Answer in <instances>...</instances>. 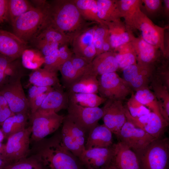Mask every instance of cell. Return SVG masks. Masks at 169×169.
<instances>
[{
    "instance_id": "6da1fadb",
    "label": "cell",
    "mask_w": 169,
    "mask_h": 169,
    "mask_svg": "<svg viewBox=\"0 0 169 169\" xmlns=\"http://www.w3.org/2000/svg\"><path fill=\"white\" fill-rule=\"evenodd\" d=\"M87 26L73 0H55L49 3L44 28L51 27L73 39Z\"/></svg>"
},
{
    "instance_id": "7a4b0ae2",
    "label": "cell",
    "mask_w": 169,
    "mask_h": 169,
    "mask_svg": "<svg viewBox=\"0 0 169 169\" xmlns=\"http://www.w3.org/2000/svg\"><path fill=\"white\" fill-rule=\"evenodd\" d=\"M37 142L35 154L48 169H86L79 158L64 146L60 133Z\"/></svg>"
},
{
    "instance_id": "3957f363",
    "label": "cell",
    "mask_w": 169,
    "mask_h": 169,
    "mask_svg": "<svg viewBox=\"0 0 169 169\" xmlns=\"http://www.w3.org/2000/svg\"><path fill=\"white\" fill-rule=\"evenodd\" d=\"M48 3L43 7H34L17 18L12 24L13 33L27 43L33 40L44 26Z\"/></svg>"
},
{
    "instance_id": "277c9868",
    "label": "cell",
    "mask_w": 169,
    "mask_h": 169,
    "mask_svg": "<svg viewBox=\"0 0 169 169\" xmlns=\"http://www.w3.org/2000/svg\"><path fill=\"white\" fill-rule=\"evenodd\" d=\"M131 31L138 30L142 38L148 43L158 48L163 57L166 56L165 31L168 27L163 28L155 24L141 10L138 9L126 24Z\"/></svg>"
},
{
    "instance_id": "5b68a950",
    "label": "cell",
    "mask_w": 169,
    "mask_h": 169,
    "mask_svg": "<svg viewBox=\"0 0 169 169\" xmlns=\"http://www.w3.org/2000/svg\"><path fill=\"white\" fill-rule=\"evenodd\" d=\"M135 152L141 169H166L169 158V139L161 137L155 138Z\"/></svg>"
},
{
    "instance_id": "8992f818",
    "label": "cell",
    "mask_w": 169,
    "mask_h": 169,
    "mask_svg": "<svg viewBox=\"0 0 169 169\" xmlns=\"http://www.w3.org/2000/svg\"><path fill=\"white\" fill-rule=\"evenodd\" d=\"M32 123L31 138L37 142L56 131L65 118L54 112H47L38 110L31 115Z\"/></svg>"
},
{
    "instance_id": "52a82bcc",
    "label": "cell",
    "mask_w": 169,
    "mask_h": 169,
    "mask_svg": "<svg viewBox=\"0 0 169 169\" xmlns=\"http://www.w3.org/2000/svg\"><path fill=\"white\" fill-rule=\"evenodd\" d=\"M98 80V92L101 97L107 100L122 101L133 93L129 84L116 72L102 74Z\"/></svg>"
},
{
    "instance_id": "ba28073f",
    "label": "cell",
    "mask_w": 169,
    "mask_h": 169,
    "mask_svg": "<svg viewBox=\"0 0 169 169\" xmlns=\"http://www.w3.org/2000/svg\"><path fill=\"white\" fill-rule=\"evenodd\" d=\"M67 109L66 117L83 129L87 134L98 125L104 115L102 108L84 107L69 101Z\"/></svg>"
},
{
    "instance_id": "9c48e42d",
    "label": "cell",
    "mask_w": 169,
    "mask_h": 169,
    "mask_svg": "<svg viewBox=\"0 0 169 169\" xmlns=\"http://www.w3.org/2000/svg\"><path fill=\"white\" fill-rule=\"evenodd\" d=\"M31 133L29 126L10 136L5 144L3 158L10 163L27 157Z\"/></svg>"
},
{
    "instance_id": "30bf717a",
    "label": "cell",
    "mask_w": 169,
    "mask_h": 169,
    "mask_svg": "<svg viewBox=\"0 0 169 169\" xmlns=\"http://www.w3.org/2000/svg\"><path fill=\"white\" fill-rule=\"evenodd\" d=\"M21 78L6 84L0 89V93L6 100L9 108L14 114H27L30 109L27 97L21 82Z\"/></svg>"
},
{
    "instance_id": "8fae6325",
    "label": "cell",
    "mask_w": 169,
    "mask_h": 169,
    "mask_svg": "<svg viewBox=\"0 0 169 169\" xmlns=\"http://www.w3.org/2000/svg\"><path fill=\"white\" fill-rule=\"evenodd\" d=\"M124 111L127 121L155 138L161 137L169 124L162 117L151 111L138 118L131 116L126 107L124 106Z\"/></svg>"
},
{
    "instance_id": "7c38bea8",
    "label": "cell",
    "mask_w": 169,
    "mask_h": 169,
    "mask_svg": "<svg viewBox=\"0 0 169 169\" xmlns=\"http://www.w3.org/2000/svg\"><path fill=\"white\" fill-rule=\"evenodd\" d=\"M155 68V65L138 63L130 65L122 69L123 78L136 91L149 88Z\"/></svg>"
},
{
    "instance_id": "4fadbf2b",
    "label": "cell",
    "mask_w": 169,
    "mask_h": 169,
    "mask_svg": "<svg viewBox=\"0 0 169 169\" xmlns=\"http://www.w3.org/2000/svg\"><path fill=\"white\" fill-rule=\"evenodd\" d=\"M117 137L120 141L134 151L144 148L155 139L127 120L121 128Z\"/></svg>"
},
{
    "instance_id": "5bb4252c",
    "label": "cell",
    "mask_w": 169,
    "mask_h": 169,
    "mask_svg": "<svg viewBox=\"0 0 169 169\" xmlns=\"http://www.w3.org/2000/svg\"><path fill=\"white\" fill-rule=\"evenodd\" d=\"M114 154L113 144L109 147L85 150L79 158L86 169H98L108 167L110 165Z\"/></svg>"
},
{
    "instance_id": "9a60e30c",
    "label": "cell",
    "mask_w": 169,
    "mask_h": 169,
    "mask_svg": "<svg viewBox=\"0 0 169 169\" xmlns=\"http://www.w3.org/2000/svg\"><path fill=\"white\" fill-rule=\"evenodd\" d=\"M102 108L104 124L117 137L127 120L122 101L107 99Z\"/></svg>"
},
{
    "instance_id": "2e32d148",
    "label": "cell",
    "mask_w": 169,
    "mask_h": 169,
    "mask_svg": "<svg viewBox=\"0 0 169 169\" xmlns=\"http://www.w3.org/2000/svg\"><path fill=\"white\" fill-rule=\"evenodd\" d=\"M97 25L87 26L73 39L72 42L74 54L90 63L96 56L93 36Z\"/></svg>"
},
{
    "instance_id": "e0dca14e",
    "label": "cell",
    "mask_w": 169,
    "mask_h": 169,
    "mask_svg": "<svg viewBox=\"0 0 169 169\" xmlns=\"http://www.w3.org/2000/svg\"><path fill=\"white\" fill-rule=\"evenodd\" d=\"M27 44L14 33L0 29V55L14 61L21 56Z\"/></svg>"
},
{
    "instance_id": "ac0fdd59",
    "label": "cell",
    "mask_w": 169,
    "mask_h": 169,
    "mask_svg": "<svg viewBox=\"0 0 169 169\" xmlns=\"http://www.w3.org/2000/svg\"><path fill=\"white\" fill-rule=\"evenodd\" d=\"M118 69L114 52L109 51L96 55L89 64L83 75H90L97 77L104 74L116 72Z\"/></svg>"
},
{
    "instance_id": "d6986e66",
    "label": "cell",
    "mask_w": 169,
    "mask_h": 169,
    "mask_svg": "<svg viewBox=\"0 0 169 169\" xmlns=\"http://www.w3.org/2000/svg\"><path fill=\"white\" fill-rule=\"evenodd\" d=\"M131 43L136 55L137 63L155 65L160 60L161 52L159 49L146 42L141 36L135 37Z\"/></svg>"
},
{
    "instance_id": "ffe728a7",
    "label": "cell",
    "mask_w": 169,
    "mask_h": 169,
    "mask_svg": "<svg viewBox=\"0 0 169 169\" xmlns=\"http://www.w3.org/2000/svg\"><path fill=\"white\" fill-rule=\"evenodd\" d=\"M114 154L112 164L118 169H141L137 156L124 143L113 144Z\"/></svg>"
},
{
    "instance_id": "44dd1931",
    "label": "cell",
    "mask_w": 169,
    "mask_h": 169,
    "mask_svg": "<svg viewBox=\"0 0 169 169\" xmlns=\"http://www.w3.org/2000/svg\"><path fill=\"white\" fill-rule=\"evenodd\" d=\"M104 22L108 29L112 50L121 45L131 42L136 37L132 31L121 20Z\"/></svg>"
},
{
    "instance_id": "7402d4cb",
    "label": "cell",
    "mask_w": 169,
    "mask_h": 169,
    "mask_svg": "<svg viewBox=\"0 0 169 169\" xmlns=\"http://www.w3.org/2000/svg\"><path fill=\"white\" fill-rule=\"evenodd\" d=\"M69 101L68 92H64L60 87H54L48 93L38 110L57 113L67 109Z\"/></svg>"
},
{
    "instance_id": "603a6c76",
    "label": "cell",
    "mask_w": 169,
    "mask_h": 169,
    "mask_svg": "<svg viewBox=\"0 0 169 169\" xmlns=\"http://www.w3.org/2000/svg\"><path fill=\"white\" fill-rule=\"evenodd\" d=\"M112 133L104 124L97 125L88 133L85 150L93 148L106 147L113 145Z\"/></svg>"
},
{
    "instance_id": "cb8c5ba5",
    "label": "cell",
    "mask_w": 169,
    "mask_h": 169,
    "mask_svg": "<svg viewBox=\"0 0 169 169\" xmlns=\"http://www.w3.org/2000/svg\"><path fill=\"white\" fill-rule=\"evenodd\" d=\"M149 85L153 90L158 103L160 114L164 120L169 122V88L153 75Z\"/></svg>"
},
{
    "instance_id": "d4e9b609",
    "label": "cell",
    "mask_w": 169,
    "mask_h": 169,
    "mask_svg": "<svg viewBox=\"0 0 169 169\" xmlns=\"http://www.w3.org/2000/svg\"><path fill=\"white\" fill-rule=\"evenodd\" d=\"M17 62L0 55V89L5 84L23 75Z\"/></svg>"
},
{
    "instance_id": "484cf974",
    "label": "cell",
    "mask_w": 169,
    "mask_h": 169,
    "mask_svg": "<svg viewBox=\"0 0 169 169\" xmlns=\"http://www.w3.org/2000/svg\"><path fill=\"white\" fill-rule=\"evenodd\" d=\"M56 72L46 69L33 70L29 75L30 82L33 85L44 87H60Z\"/></svg>"
},
{
    "instance_id": "4316f807",
    "label": "cell",
    "mask_w": 169,
    "mask_h": 169,
    "mask_svg": "<svg viewBox=\"0 0 169 169\" xmlns=\"http://www.w3.org/2000/svg\"><path fill=\"white\" fill-rule=\"evenodd\" d=\"M98 15L103 22H114L121 18L117 0H96Z\"/></svg>"
},
{
    "instance_id": "83f0119b",
    "label": "cell",
    "mask_w": 169,
    "mask_h": 169,
    "mask_svg": "<svg viewBox=\"0 0 169 169\" xmlns=\"http://www.w3.org/2000/svg\"><path fill=\"white\" fill-rule=\"evenodd\" d=\"M119 68L123 69L137 63V58L131 42L121 45L113 50Z\"/></svg>"
},
{
    "instance_id": "f1b7e54d",
    "label": "cell",
    "mask_w": 169,
    "mask_h": 169,
    "mask_svg": "<svg viewBox=\"0 0 169 169\" xmlns=\"http://www.w3.org/2000/svg\"><path fill=\"white\" fill-rule=\"evenodd\" d=\"M68 89L69 92L71 93L97 94L98 93V79L95 76L83 75Z\"/></svg>"
},
{
    "instance_id": "f546056e",
    "label": "cell",
    "mask_w": 169,
    "mask_h": 169,
    "mask_svg": "<svg viewBox=\"0 0 169 169\" xmlns=\"http://www.w3.org/2000/svg\"><path fill=\"white\" fill-rule=\"evenodd\" d=\"M72 38L50 26L46 27L38 33L33 39L34 42L46 41L57 43L60 47L71 43Z\"/></svg>"
},
{
    "instance_id": "4dcf8cb0",
    "label": "cell",
    "mask_w": 169,
    "mask_h": 169,
    "mask_svg": "<svg viewBox=\"0 0 169 169\" xmlns=\"http://www.w3.org/2000/svg\"><path fill=\"white\" fill-rule=\"evenodd\" d=\"M28 118L27 114H14L7 119L2 125L1 130L4 138L23 130L26 128Z\"/></svg>"
},
{
    "instance_id": "1f68e13d",
    "label": "cell",
    "mask_w": 169,
    "mask_h": 169,
    "mask_svg": "<svg viewBox=\"0 0 169 169\" xmlns=\"http://www.w3.org/2000/svg\"><path fill=\"white\" fill-rule=\"evenodd\" d=\"M68 93L70 101L84 107H98L107 100L96 94Z\"/></svg>"
},
{
    "instance_id": "d6a6232c",
    "label": "cell",
    "mask_w": 169,
    "mask_h": 169,
    "mask_svg": "<svg viewBox=\"0 0 169 169\" xmlns=\"http://www.w3.org/2000/svg\"><path fill=\"white\" fill-rule=\"evenodd\" d=\"M84 19L105 24L98 15L96 0H73Z\"/></svg>"
},
{
    "instance_id": "836d02e7",
    "label": "cell",
    "mask_w": 169,
    "mask_h": 169,
    "mask_svg": "<svg viewBox=\"0 0 169 169\" xmlns=\"http://www.w3.org/2000/svg\"><path fill=\"white\" fill-rule=\"evenodd\" d=\"M136 92L135 97L139 102L147 107L151 111L162 117L160 112L157 99L149 88H142Z\"/></svg>"
},
{
    "instance_id": "e575fe53",
    "label": "cell",
    "mask_w": 169,
    "mask_h": 169,
    "mask_svg": "<svg viewBox=\"0 0 169 169\" xmlns=\"http://www.w3.org/2000/svg\"><path fill=\"white\" fill-rule=\"evenodd\" d=\"M2 169H48L40 157L35 154L10 163Z\"/></svg>"
},
{
    "instance_id": "d590c367",
    "label": "cell",
    "mask_w": 169,
    "mask_h": 169,
    "mask_svg": "<svg viewBox=\"0 0 169 169\" xmlns=\"http://www.w3.org/2000/svg\"><path fill=\"white\" fill-rule=\"evenodd\" d=\"M21 57L22 64L28 69L35 70L44 64V56L38 50L26 49Z\"/></svg>"
},
{
    "instance_id": "8d00e7d4",
    "label": "cell",
    "mask_w": 169,
    "mask_h": 169,
    "mask_svg": "<svg viewBox=\"0 0 169 169\" xmlns=\"http://www.w3.org/2000/svg\"><path fill=\"white\" fill-rule=\"evenodd\" d=\"M34 7L27 0H8L9 19L11 24L17 18Z\"/></svg>"
},
{
    "instance_id": "74e56055",
    "label": "cell",
    "mask_w": 169,
    "mask_h": 169,
    "mask_svg": "<svg viewBox=\"0 0 169 169\" xmlns=\"http://www.w3.org/2000/svg\"><path fill=\"white\" fill-rule=\"evenodd\" d=\"M60 134L64 146L74 156L79 158L84 151L72 136L67 125L64 121Z\"/></svg>"
},
{
    "instance_id": "f35d334b",
    "label": "cell",
    "mask_w": 169,
    "mask_h": 169,
    "mask_svg": "<svg viewBox=\"0 0 169 169\" xmlns=\"http://www.w3.org/2000/svg\"><path fill=\"white\" fill-rule=\"evenodd\" d=\"M59 70L64 85L68 89L82 77L73 66L71 58L60 66Z\"/></svg>"
},
{
    "instance_id": "ab89813d",
    "label": "cell",
    "mask_w": 169,
    "mask_h": 169,
    "mask_svg": "<svg viewBox=\"0 0 169 169\" xmlns=\"http://www.w3.org/2000/svg\"><path fill=\"white\" fill-rule=\"evenodd\" d=\"M117 2L121 18L124 19L126 24L135 13L140 8L141 0H118Z\"/></svg>"
},
{
    "instance_id": "60d3db41",
    "label": "cell",
    "mask_w": 169,
    "mask_h": 169,
    "mask_svg": "<svg viewBox=\"0 0 169 169\" xmlns=\"http://www.w3.org/2000/svg\"><path fill=\"white\" fill-rule=\"evenodd\" d=\"M126 105L130 114L134 117H140L151 112L136 99L133 93L126 103Z\"/></svg>"
},
{
    "instance_id": "b9f144b4",
    "label": "cell",
    "mask_w": 169,
    "mask_h": 169,
    "mask_svg": "<svg viewBox=\"0 0 169 169\" xmlns=\"http://www.w3.org/2000/svg\"><path fill=\"white\" fill-rule=\"evenodd\" d=\"M64 121L67 125L71 135L78 144L84 151L87 134L83 129L69 120L65 116Z\"/></svg>"
},
{
    "instance_id": "7bdbcfd3",
    "label": "cell",
    "mask_w": 169,
    "mask_h": 169,
    "mask_svg": "<svg viewBox=\"0 0 169 169\" xmlns=\"http://www.w3.org/2000/svg\"><path fill=\"white\" fill-rule=\"evenodd\" d=\"M108 29L105 24L97 26L94 34L93 41L95 49L96 55L103 53L102 46L105 35Z\"/></svg>"
},
{
    "instance_id": "ee69618b",
    "label": "cell",
    "mask_w": 169,
    "mask_h": 169,
    "mask_svg": "<svg viewBox=\"0 0 169 169\" xmlns=\"http://www.w3.org/2000/svg\"><path fill=\"white\" fill-rule=\"evenodd\" d=\"M153 75L169 88V71L168 60H164L162 64L157 69L155 68Z\"/></svg>"
},
{
    "instance_id": "f6af8a7d",
    "label": "cell",
    "mask_w": 169,
    "mask_h": 169,
    "mask_svg": "<svg viewBox=\"0 0 169 169\" xmlns=\"http://www.w3.org/2000/svg\"><path fill=\"white\" fill-rule=\"evenodd\" d=\"M34 43L44 57L50 54L60 47L58 43L51 41H40Z\"/></svg>"
},
{
    "instance_id": "bcb514c9",
    "label": "cell",
    "mask_w": 169,
    "mask_h": 169,
    "mask_svg": "<svg viewBox=\"0 0 169 169\" xmlns=\"http://www.w3.org/2000/svg\"><path fill=\"white\" fill-rule=\"evenodd\" d=\"M59 56V49L53 52L48 55L44 57V68L51 71L57 72V64Z\"/></svg>"
},
{
    "instance_id": "7dc6e473",
    "label": "cell",
    "mask_w": 169,
    "mask_h": 169,
    "mask_svg": "<svg viewBox=\"0 0 169 169\" xmlns=\"http://www.w3.org/2000/svg\"><path fill=\"white\" fill-rule=\"evenodd\" d=\"M54 88L50 87L37 86L33 85L30 87L28 92L27 97L29 105L38 95L49 92Z\"/></svg>"
},
{
    "instance_id": "c3c4849f",
    "label": "cell",
    "mask_w": 169,
    "mask_h": 169,
    "mask_svg": "<svg viewBox=\"0 0 169 169\" xmlns=\"http://www.w3.org/2000/svg\"><path fill=\"white\" fill-rule=\"evenodd\" d=\"M71 60L74 67L82 76L90 63L84 59L74 54L71 57Z\"/></svg>"
},
{
    "instance_id": "681fc988",
    "label": "cell",
    "mask_w": 169,
    "mask_h": 169,
    "mask_svg": "<svg viewBox=\"0 0 169 169\" xmlns=\"http://www.w3.org/2000/svg\"><path fill=\"white\" fill-rule=\"evenodd\" d=\"M147 12L153 14L157 13L161 8L162 1L161 0H142Z\"/></svg>"
},
{
    "instance_id": "f907efd6",
    "label": "cell",
    "mask_w": 169,
    "mask_h": 169,
    "mask_svg": "<svg viewBox=\"0 0 169 169\" xmlns=\"http://www.w3.org/2000/svg\"><path fill=\"white\" fill-rule=\"evenodd\" d=\"M59 56L57 64L58 70L60 66L70 59L73 54L67 45L60 47L59 49Z\"/></svg>"
},
{
    "instance_id": "816d5d0a",
    "label": "cell",
    "mask_w": 169,
    "mask_h": 169,
    "mask_svg": "<svg viewBox=\"0 0 169 169\" xmlns=\"http://www.w3.org/2000/svg\"><path fill=\"white\" fill-rule=\"evenodd\" d=\"M8 21V0H0V27Z\"/></svg>"
},
{
    "instance_id": "f5cc1de1",
    "label": "cell",
    "mask_w": 169,
    "mask_h": 169,
    "mask_svg": "<svg viewBox=\"0 0 169 169\" xmlns=\"http://www.w3.org/2000/svg\"><path fill=\"white\" fill-rule=\"evenodd\" d=\"M49 92L39 95L30 104L29 108L31 110V115L34 113L39 109Z\"/></svg>"
},
{
    "instance_id": "db71d44e",
    "label": "cell",
    "mask_w": 169,
    "mask_h": 169,
    "mask_svg": "<svg viewBox=\"0 0 169 169\" xmlns=\"http://www.w3.org/2000/svg\"><path fill=\"white\" fill-rule=\"evenodd\" d=\"M14 115L8 106L5 107L0 110V125L2 126L7 119Z\"/></svg>"
},
{
    "instance_id": "11a10c76",
    "label": "cell",
    "mask_w": 169,
    "mask_h": 169,
    "mask_svg": "<svg viewBox=\"0 0 169 169\" xmlns=\"http://www.w3.org/2000/svg\"><path fill=\"white\" fill-rule=\"evenodd\" d=\"M113 51L110 44L109 30L104 38L102 46V52H104Z\"/></svg>"
},
{
    "instance_id": "9f6ffc18",
    "label": "cell",
    "mask_w": 169,
    "mask_h": 169,
    "mask_svg": "<svg viewBox=\"0 0 169 169\" xmlns=\"http://www.w3.org/2000/svg\"><path fill=\"white\" fill-rule=\"evenodd\" d=\"M164 7V14L165 15L168 16L169 13V0H163Z\"/></svg>"
},
{
    "instance_id": "6f0895ef",
    "label": "cell",
    "mask_w": 169,
    "mask_h": 169,
    "mask_svg": "<svg viewBox=\"0 0 169 169\" xmlns=\"http://www.w3.org/2000/svg\"><path fill=\"white\" fill-rule=\"evenodd\" d=\"M10 163L4 158L0 157V169H2Z\"/></svg>"
},
{
    "instance_id": "680465c9",
    "label": "cell",
    "mask_w": 169,
    "mask_h": 169,
    "mask_svg": "<svg viewBox=\"0 0 169 169\" xmlns=\"http://www.w3.org/2000/svg\"><path fill=\"white\" fill-rule=\"evenodd\" d=\"M4 146L5 144H3L0 142V157L3 158Z\"/></svg>"
},
{
    "instance_id": "91938a15",
    "label": "cell",
    "mask_w": 169,
    "mask_h": 169,
    "mask_svg": "<svg viewBox=\"0 0 169 169\" xmlns=\"http://www.w3.org/2000/svg\"><path fill=\"white\" fill-rule=\"evenodd\" d=\"M4 138V135L1 130L0 129V142H2Z\"/></svg>"
},
{
    "instance_id": "94428289",
    "label": "cell",
    "mask_w": 169,
    "mask_h": 169,
    "mask_svg": "<svg viewBox=\"0 0 169 169\" xmlns=\"http://www.w3.org/2000/svg\"><path fill=\"white\" fill-rule=\"evenodd\" d=\"M108 169H118L115 166L111 164L108 168Z\"/></svg>"
},
{
    "instance_id": "6125c7cd",
    "label": "cell",
    "mask_w": 169,
    "mask_h": 169,
    "mask_svg": "<svg viewBox=\"0 0 169 169\" xmlns=\"http://www.w3.org/2000/svg\"><path fill=\"white\" fill-rule=\"evenodd\" d=\"M108 167H106L98 169H108Z\"/></svg>"
}]
</instances>
